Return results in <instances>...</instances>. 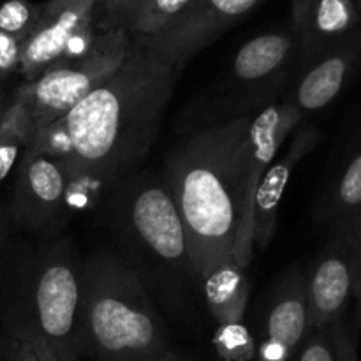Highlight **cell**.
<instances>
[{"label":"cell","instance_id":"cell-1","mask_svg":"<svg viewBox=\"0 0 361 361\" xmlns=\"http://www.w3.org/2000/svg\"><path fill=\"white\" fill-rule=\"evenodd\" d=\"M178 74L133 39L120 69L56 120L69 140L74 180L87 208L147 159Z\"/></svg>","mask_w":361,"mask_h":361},{"label":"cell","instance_id":"cell-2","mask_svg":"<svg viewBox=\"0 0 361 361\" xmlns=\"http://www.w3.org/2000/svg\"><path fill=\"white\" fill-rule=\"evenodd\" d=\"M252 116L210 122L164 164L162 178L178 208L200 282L219 263L235 259Z\"/></svg>","mask_w":361,"mask_h":361},{"label":"cell","instance_id":"cell-3","mask_svg":"<svg viewBox=\"0 0 361 361\" xmlns=\"http://www.w3.org/2000/svg\"><path fill=\"white\" fill-rule=\"evenodd\" d=\"M111 249L176 323L200 321L201 282L178 208L159 173L136 171L106 194Z\"/></svg>","mask_w":361,"mask_h":361},{"label":"cell","instance_id":"cell-4","mask_svg":"<svg viewBox=\"0 0 361 361\" xmlns=\"http://www.w3.org/2000/svg\"><path fill=\"white\" fill-rule=\"evenodd\" d=\"M80 349L101 361H147L166 353L164 316L111 247L81 263Z\"/></svg>","mask_w":361,"mask_h":361},{"label":"cell","instance_id":"cell-5","mask_svg":"<svg viewBox=\"0 0 361 361\" xmlns=\"http://www.w3.org/2000/svg\"><path fill=\"white\" fill-rule=\"evenodd\" d=\"M81 263L69 242L34 250L11 303L7 335L42 361H76L80 349Z\"/></svg>","mask_w":361,"mask_h":361},{"label":"cell","instance_id":"cell-6","mask_svg":"<svg viewBox=\"0 0 361 361\" xmlns=\"http://www.w3.org/2000/svg\"><path fill=\"white\" fill-rule=\"evenodd\" d=\"M83 197L73 171V150L59 122L41 129L18 161L13 214L18 224L46 238L56 235Z\"/></svg>","mask_w":361,"mask_h":361},{"label":"cell","instance_id":"cell-7","mask_svg":"<svg viewBox=\"0 0 361 361\" xmlns=\"http://www.w3.org/2000/svg\"><path fill=\"white\" fill-rule=\"evenodd\" d=\"M298 51L300 41L293 28L249 39L231 60L222 87L221 113H229L228 118L256 115L277 102L291 80Z\"/></svg>","mask_w":361,"mask_h":361},{"label":"cell","instance_id":"cell-8","mask_svg":"<svg viewBox=\"0 0 361 361\" xmlns=\"http://www.w3.org/2000/svg\"><path fill=\"white\" fill-rule=\"evenodd\" d=\"M101 28V27H99ZM133 48V37L118 28H101L85 55L53 63L34 83L37 129L71 111L92 90L120 69ZM37 130V133H39Z\"/></svg>","mask_w":361,"mask_h":361},{"label":"cell","instance_id":"cell-9","mask_svg":"<svg viewBox=\"0 0 361 361\" xmlns=\"http://www.w3.org/2000/svg\"><path fill=\"white\" fill-rule=\"evenodd\" d=\"M99 0H48L21 48L18 73L35 81L48 67L85 55L99 32Z\"/></svg>","mask_w":361,"mask_h":361},{"label":"cell","instance_id":"cell-10","mask_svg":"<svg viewBox=\"0 0 361 361\" xmlns=\"http://www.w3.org/2000/svg\"><path fill=\"white\" fill-rule=\"evenodd\" d=\"M361 252V214L330 228V238L307 274L310 331L342 319L355 295Z\"/></svg>","mask_w":361,"mask_h":361},{"label":"cell","instance_id":"cell-11","mask_svg":"<svg viewBox=\"0 0 361 361\" xmlns=\"http://www.w3.org/2000/svg\"><path fill=\"white\" fill-rule=\"evenodd\" d=\"M261 2L263 0H192L161 34L134 41L180 73L189 60L217 41Z\"/></svg>","mask_w":361,"mask_h":361},{"label":"cell","instance_id":"cell-12","mask_svg":"<svg viewBox=\"0 0 361 361\" xmlns=\"http://www.w3.org/2000/svg\"><path fill=\"white\" fill-rule=\"evenodd\" d=\"M305 116L286 102H274L252 116L249 129V162H247L245 194L235 243V261L247 270L254 254L252 203L259 180L277 157L289 134L303 122Z\"/></svg>","mask_w":361,"mask_h":361},{"label":"cell","instance_id":"cell-13","mask_svg":"<svg viewBox=\"0 0 361 361\" xmlns=\"http://www.w3.org/2000/svg\"><path fill=\"white\" fill-rule=\"evenodd\" d=\"M250 282L245 270L235 259L212 268L201 279L203 307L215 324V345L226 360H249L254 338L245 324Z\"/></svg>","mask_w":361,"mask_h":361},{"label":"cell","instance_id":"cell-14","mask_svg":"<svg viewBox=\"0 0 361 361\" xmlns=\"http://www.w3.org/2000/svg\"><path fill=\"white\" fill-rule=\"evenodd\" d=\"M259 361H289L310 334L307 274L286 270L268 295L261 314Z\"/></svg>","mask_w":361,"mask_h":361},{"label":"cell","instance_id":"cell-15","mask_svg":"<svg viewBox=\"0 0 361 361\" xmlns=\"http://www.w3.org/2000/svg\"><path fill=\"white\" fill-rule=\"evenodd\" d=\"M361 55L356 35L298 60L281 102L307 116L321 111L338 97L348 85Z\"/></svg>","mask_w":361,"mask_h":361},{"label":"cell","instance_id":"cell-16","mask_svg":"<svg viewBox=\"0 0 361 361\" xmlns=\"http://www.w3.org/2000/svg\"><path fill=\"white\" fill-rule=\"evenodd\" d=\"M321 133L314 127H303L293 137L288 152L274 161L259 180L252 203L254 247L267 249L277 229L279 208L296 166L319 145Z\"/></svg>","mask_w":361,"mask_h":361},{"label":"cell","instance_id":"cell-17","mask_svg":"<svg viewBox=\"0 0 361 361\" xmlns=\"http://www.w3.org/2000/svg\"><path fill=\"white\" fill-rule=\"evenodd\" d=\"M291 11L298 60L353 37L360 23L356 0H291Z\"/></svg>","mask_w":361,"mask_h":361},{"label":"cell","instance_id":"cell-18","mask_svg":"<svg viewBox=\"0 0 361 361\" xmlns=\"http://www.w3.org/2000/svg\"><path fill=\"white\" fill-rule=\"evenodd\" d=\"M192 0H102L99 27L118 28L133 39L154 37L169 27Z\"/></svg>","mask_w":361,"mask_h":361},{"label":"cell","instance_id":"cell-19","mask_svg":"<svg viewBox=\"0 0 361 361\" xmlns=\"http://www.w3.org/2000/svg\"><path fill=\"white\" fill-rule=\"evenodd\" d=\"M34 83L23 81L9 94L0 116V182L9 176L37 136Z\"/></svg>","mask_w":361,"mask_h":361},{"label":"cell","instance_id":"cell-20","mask_svg":"<svg viewBox=\"0 0 361 361\" xmlns=\"http://www.w3.org/2000/svg\"><path fill=\"white\" fill-rule=\"evenodd\" d=\"M361 214V130L345 148L338 168L321 196L317 219L334 228Z\"/></svg>","mask_w":361,"mask_h":361},{"label":"cell","instance_id":"cell-21","mask_svg":"<svg viewBox=\"0 0 361 361\" xmlns=\"http://www.w3.org/2000/svg\"><path fill=\"white\" fill-rule=\"evenodd\" d=\"M41 4L30 0H4L0 2V30L25 41L37 21Z\"/></svg>","mask_w":361,"mask_h":361},{"label":"cell","instance_id":"cell-22","mask_svg":"<svg viewBox=\"0 0 361 361\" xmlns=\"http://www.w3.org/2000/svg\"><path fill=\"white\" fill-rule=\"evenodd\" d=\"M337 323L323 330L310 331L300 349L298 361H338Z\"/></svg>","mask_w":361,"mask_h":361},{"label":"cell","instance_id":"cell-23","mask_svg":"<svg viewBox=\"0 0 361 361\" xmlns=\"http://www.w3.org/2000/svg\"><path fill=\"white\" fill-rule=\"evenodd\" d=\"M23 42L21 39L0 30V81L2 83L20 71Z\"/></svg>","mask_w":361,"mask_h":361},{"label":"cell","instance_id":"cell-24","mask_svg":"<svg viewBox=\"0 0 361 361\" xmlns=\"http://www.w3.org/2000/svg\"><path fill=\"white\" fill-rule=\"evenodd\" d=\"M355 296L358 300V321L361 323V252H360V264H358V275H356V286H355Z\"/></svg>","mask_w":361,"mask_h":361},{"label":"cell","instance_id":"cell-25","mask_svg":"<svg viewBox=\"0 0 361 361\" xmlns=\"http://www.w3.org/2000/svg\"><path fill=\"white\" fill-rule=\"evenodd\" d=\"M7 99H9V94H7L6 87H4V83H2V81H0V116H2L4 108H6Z\"/></svg>","mask_w":361,"mask_h":361},{"label":"cell","instance_id":"cell-26","mask_svg":"<svg viewBox=\"0 0 361 361\" xmlns=\"http://www.w3.org/2000/svg\"><path fill=\"white\" fill-rule=\"evenodd\" d=\"M147 361H182V360L176 358V356H173V355H166V353H162V355L155 356V358H150Z\"/></svg>","mask_w":361,"mask_h":361},{"label":"cell","instance_id":"cell-27","mask_svg":"<svg viewBox=\"0 0 361 361\" xmlns=\"http://www.w3.org/2000/svg\"><path fill=\"white\" fill-rule=\"evenodd\" d=\"M2 235H4V210L0 207V242H2Z\"/></svg>","mask_w":361,"mask_h":361},{"label":"cell","instance_id":"cell-28","mask_svg":"<svg viewBox=\"0 0 361 361\" xmlns=\"http://www.w3.org/2000/svg\"><path fill=\"white\" fill-rule=\"evenodd\" d=\"M23 345H25V344H23ZM25 348H27V345H25ZM27 351H28V356H30V361H42V360H39L37 356H35L34 353H32L30 349H28V348H27Z\"/></svg>","mask_w":361,"mask_h":361},{"label":"cell","instance_id":"cell-29","mask_svg":"<svg viewBox=\"0 0 361 361\" xmlns=\"http://www.w3.org/2000/svg\"><path fill=\"white\" fill-rule=\"evenodd\" d=\"M356 7H358V14H361V0L356 2Z\"/></svg>","mask_w":361,"mask_h":361},{"label":"cell","instance_id":"cell-30","mask_svg":"<svg viewBox=\"0 0 361 361\" xmlns=\"http://www.w3.org/2000/svg\"><path fill=\"white\" fill-rule=\"evenodd\" d=\"M99 2H102V0H99Z\"/></svg>","mask_w":361,"mask_h":361}]
</instances>
